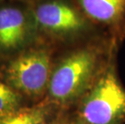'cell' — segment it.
Masks as SVG:
<instances>
[{
    "mask_svg": "<svg viewBox=\"0 0 125 124\" xmlns=\"http://www.w3.org/2000/svg\"><path fill=\"white\" fill-rule=\"evenodd\" d=\"M25 13L15 7L0 8V51L10 52L23 44L28 36Z\"/></svg>",
    "mask_w": 125,
    "mask_h": 124,
    "instance_id": "5b68a950",
    "label": "cell"
},
{
    "mask_svg": "<svg viewBox=\"0 0 125 124\" xmlns=\"http://www.w3.org/2000/svg\"><path fill=\"white\" fill-rule=\"evenodd\" d=\"M79 113L82 124H122L125 121V89L113 65L103 71L84 97Z\"/></svg>",
    "mask_w": 125,
    "mask_h": 124,
    "instance_id": "7a4b0ae2",
    "label": "cell"
},
{
    "mask_svg": "<svg viewBox=\"0 0 125 124\" xmlns=\"http://www.w3.org/2000/svg\"><path fill=\"white\" fill-rule=\"evenodd\" d=\"M46 111L41 107L18 109L0 120V124H42Z\"/></svg>",
    "mask_w": 125,
    "mask_h": 124,
    "instance_id": "52a82bcc",
    "label": "cell"
},
{
    "mask_svg": "<svg viewBox=\"0 0 125 124\" xmlns=\"http://www.w3.org/2000/svg\"><path fill=\"white\" fill-rule=\"evenodd\" d=\"M42 124H60V123L57 122H54V121H52V122H49V123H47L46 121H45V122H44Z\"/></svg>",
    "mask_w": 125,
    "mask_h": 124,
    "instance_id": "9c48e42d",
    "label": "cell"
},
{
    "mask_svg": "<svg viewBox=\"0 0 125 124\" xmlns=\"http://www.w3.org/2000/svg\"><path fill=\"white\" fill-rule=\"evenodd\" d=\"M78 124H82V123H78Z\"/></svg>",
    "mask_w": 125,
    "mask_h": 124,
    "instance_id": "8fae6325",
    "label": "cell"
},
{
    "mask_svg": "<svg viewBox=\"0 0 125 124\" xmlns=\"http://www.w3.org/2000/svg\"><path fill=\"white\" fill-rule=\"evenodd\" d=\"M37 24L45 31L65 34L80 30L84 20L77 10L59 0H50L40 3L34 11Z\"/></svg>",
    "mask_w": 125,
    "mask_h": 124,
    "instance_id": "277c9868",
    "label": "cell"
},
{
    "mask_svg": "<svg viewBox=\"0 0 125 124\" xmlns=\"http://www.w3.org/2000/svg\"><path fill=\"white\" fill-rule=\"evenodd\" d=\"M90 19L111 24L119 22L125 14V0H78Z\"/></svg>",
    "mask_w": 125,
    "mask_h": 124,
    "instance_id": "8992f818",
    "label": "cell"
},
{
    "mask_svg": "<svg viewBox=\"0 0 125 124\" xmlns=\"http://www.w3.org/2000/svg\"><path fill=\"white\" fill-rule=\"evenodd\" d=\"M98 63L92 48L78 49L66 56L52 72L49 84L50 97L65 104L80 97L92 82Z\"/></svg>",
    "mask_w": 125,
    "mask_h": 124,
    "instance_id": "6da1fadb",
    "label": "cell"
},
{
    "mask_svg": "<svg viewBox=\"0 0 125 124\" xmlns=\"http://www.w3.org/2000/svg\"><path fill=\"white\" fill-rule=\"evenodd\" d=\"M5 75L12 89L26 95H41L49 87L52 75L49 52L44 48L23 52L7 65Z\"/></svg>",
    "mask_w": 125,
    "mask_h": 124,
    "instance_id": "3957f363",
    "label": "cell"
},
{
    "mask_svg": "<svg viewBox=\"0 0 125 124\" xmlns=\"http://www.w3.org/2000/svg\"><path fill=\"white\" fill-rule=\"evenodd\" d=\"M20 97L11 87L0 81V120L19 109Z\"/></svg>",
    "mask_w": 125,
    "mask_h": 124,
    "instance_id": "ba28073f",
    "label": "cell"
},
{
    "mask_svg": "<svg viewBox=\"0 0 125 124\" xmlns=\"http://www.w3.org/2000/svg\"><path fill=\"white\" fill-rule=\"evenodd\" d=\"M4 1V0H0V2ZM20 1H28V0H20Z\"/></svg>",
    "mask_w": 125,
    "mask_h": 124,
    "instance_id": "30bf717a",
    "label": "cell"
}]
</instances>
